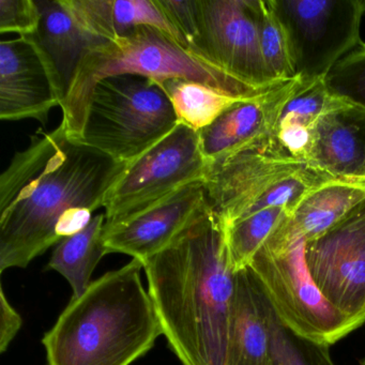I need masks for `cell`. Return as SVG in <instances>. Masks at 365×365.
Masks as SVG:
<instances>
[{
	"instance_id": "obj_1",
	"label": "cell",
	"mask_w": 365,
	"mask_h": 365,
	"mask_svg": "<svg viewBox=\"0 0 365 365\" xmlns=\"http://www.w3.org/2000/svg\"><path fill=\"white\" fill-rule=\"evenodd\" d=\"M127 165L70 138L61 123L31 136L0 176L1 273L58 243L57 226L72 211L103 207Z\"/></svg>"
},
{
	"instance_id": "obj_2",
	"label": "cell",
	"mask_w": 365,
	"mask_h": 365,
	"mask_svg": "<svg viewBox=\"0 0 365 365\" xmlns=\"http://www.w3.org/2000/svg\"><path fill=\"white\" fill-rule=\"evenodd\" d=\"M163 335L183 365H227L236 274L226 228L208 206L142 262Z\"/></svg>"
},
{
	"instance_id": "obj_3",
	"label": "cell",
	"mask_w": 365,
	"mask_h": 365,
	"mask_svg": "<svg viewBox=\"0 0 365 365\" xmlns=\"http://www.w3.org/2000/svg\"><path fill=\"white\" fill-rule=\"evenodd\" d=\"M142 262L110 271L72 298L44 335L48 365H130L163 334Z\"/></svg>"
},
{
	"instance_id": "obj_4",
	"label": "cell",
	"mask_w": 365,
	"mask_h": 365,
	"mask_svg": "<svg viewBox=\"0 0 365 365\" xmlns=\"http://www.w3.org/2000/svg\"><path fill=\"white\" fill-rule=\"evenodd\" d=\"M123 74L146 76L155 82L170 78L191 81L239 99H251L271 89L254 88L220 71L160 29L138 27L114 41L95 46L81 61L61 106V125L70 138L78 140L82 134L87 106L96 84L103 78Z\"/></svg>"
},
{
	"instance_id": "obj_5",
	"label": "cell",
	"mask_w": 365,
	"mask_h": 365,
	"mask_svg": "<svg viewBox=\"0 0 365 365\" xmlns=\"http://www.w3.org/2000/svg\"><path fill=\"white\" fill-rule=\"evenodd\" d=\"M305 247L307 240L288 215L258 250L249 269L285 328L330 346L361 326L324 298L307 268Z\"/></svg>"
},
{
	"instance_id": "obj_6",
	"label": "cell",
	"mask_w": 365,
	"mask_h": 365,
	"mask_svg": "<svg viewBox=\"0 0 365 365\" xmlns=\"http://www.w3.org/2000/svg\"><path fill=\"white\" fill-rule=\"evenodd\" d=\"M178 125L160 84L146 76L123 74L96 84L78 140L129 164Z\"/></svg>"
},
{
	"instance_id": "obj_7",
	"label": "cell",
	"mask_w": 365,
	"mask_h": 365,
	"mask_svg": "<svg viewBox=\"0 0 365 365\" xmlns=\"http://www.w3.org/2000/svg\"><path fill=\"white\" fill-rule=\"evenodd\" d=\"M333 181L285 151L255 149L209 166L204 185L209 207L228 226L270 207L292 215L309 194Z\"/></svg>"
},
{
	"instance_id": "obj_8",
	"label": "cell",
	"mask_w": 365,
	"mask_h": 365,
	"mask_svg": "<svg viewBox=\"0 0 365 365\" xmlns=\"http://www.w3.org/2000/svg\"><path fill=\"white\" fill-rule=\"evenodd\" d=\"M193 24L185 48L197 58L254 88L279 84L262 56L259 0H192Z\"/></svg>"
},
{
	"instance_id": "obj_9",
	"label": "cell",
	"mask_w": 365,
	"mask_h": 365,
	"mask_svg": "<svg viewBox=\"0 0 365 365\" xmlns=\"http://www.w3.org/2000/svg\"><path fill=\"white\" fill-rule=\"evenodd\" d=\"M208 168L198 132L179 123L163 140L128 164L106 195V226L125 221L187 185L204 181Z\"/></svg>"
},
{
	"instance_id": "obj_10",
	"label": "cell",
	"mask_w": 365,
	"mask_h": 365,
	"mask_svg": "<svg viewBox=\"0 0 365 365\" xmlns=\"http://www.w3.org/2000/svg\"><path fill=\"white\" fill-rule=\"evenodd\" d=\"M296 76L324 78L360 39L365 0H271Z\"/></svg>"
},
{
	"instance_id": "obj_11",
	"label": "cell",
	"mask_w": 365,
	"mask_h": 365,
	"mask_svg": "<svg viewBox=\"0 0 365 365\" xmlns=\"http://www.w3.org/2000/svg\"><path fill=\"white\" fill-rule=\"evenodd\" d=\"M307 268L324 298L346 317L365 322V202L307 242Z\"/></svg>"
},
{
	"instance_id": "obj_12",
	"label": "cell",
	"mask_w": 365,
	"mask_h": 365,
	"mask_svg": "<svg viewBox=\"0 0 365 365\" xmlns=\"http://www.w3.org/2000/svg\"><path fill=\"white\" fill-rule=\"evenodd\" d=\"M304 83L296 78L257 97L241 100L200 130V150L208 165L222 163L245 151L283 150L277 136L279 117Z\"/></svg>"
},
{
	"instance_id": "obj_13",
	"label": "cell",
	"mask_w": 365,
	"mask_h": 365,
	"mask_svg": "<svg viewBox=\"0 0 365 365\" xmlns=\"http://www.w3.org/2000/svg\"><path fill=\"white\" fill-rule=\"evenodd\" d=\"M65 99L58 76L31 36L0 43V119H35L46 125L48 113Z\"/></svg>"
},
{
	"instance_id": "obj_14",
	"label": "cell",
	"mask_w": 365,
	"mask_h": 365,
	"mask_svg": "<svg viewBox=\"0 0 365 365\" xmlns=\"http://www.w3.org/2000/svg\"><path fill=\"white\" fill-rule=\"evenodd\" d=\"M207 206L204 181L191 183L125 221L104 225L106 251L145 262L165 249Z\"/></svg>"
},
{
	"instance_id": "obj_15",
	"label": "cell",
	"mask_w": 365,
	"mask_h": 365,
	"mask_svg": "<svg viewBox=\"0 0 365 365\" xmlns=\"http://www.w3.org/2000/svg\"><path fill=\"white\" fill-rule=\"evenodd\" d=\"M309 166L365 187V108L347 102L318 120Z\"/></svg>"
},
{
	"instance_id": "obj_16",
	"label": "cell",
	"mask_w": 365,
	"mask_h": 365,
	"mask_svg": "<svg viewBox=\"0 0 365 365\" xmlns=\"http://www.w3.org/2000/svg\"><path fill=\"white\" fill-rule=\"evenodd\" d=\"M271 307L249 267L236 274L227 365H274Z\"/></svg>"
},
{
	"instance_id": "obj_17",
	"label": "cell",
	"mask_w": 365,
	"mask_h": 365,
	"mask_svg": "<svg viewBox=\"0 0 365 365\" xmlns=\"http://www.w3.org/2000/svg\"><path fill=\"white\" fill-rule=\"evenodd\" d=\"M61 3L84 31L102 41H114L138 27L150 26L182 46L157 0H61Z\"/></svg>"
},
{
	"instance_id": "obj_18",
	"label": "cell",
	"mask_w": 365,
	"mask_h": 365,
	"mask_svg": "<svg viewBox=\"0 0 365 365\" xmlns=\"http://www.w3.org/2000/svg\"><path fill=\"white\" fill-rule=\"evenodd\" d=\"M36 4L40 23L31 37L52 63L66 98L85 55L104 41L84 31L61 0H36Z\"/></svg>"
},
{
	"instance_id": "obj_19",
	"label": "cell",
	"mask_w": 365,
	"mask_h": 365,
	"mask_svg": "<svg viewBox=\"0 0 365 365\" xmlns=\"http://www.w3.org/2000/svg\"><path fill=\"white\" fill-rule=\"evenodd\" d=\"M364 202V185L333 181L309 194L292 213V221L309 242L328 232Z\"/></svg>"
},
{
	"instance_id": "obj_20",
	"label": "cell",
	"mask_w": 365,
	"mask_h": 365,
	"mask_svg": "<svg viewBox=\"0 0 365 365\" xmlns=\"http://www.w3.org/2000/svg\"><path fill=\"white\" fill-rule=\"evenodd\" d=\"M106 215H98L78 234L61 239L53 252L48 268L61 273L71 285L73 297L82 296L91 284V275L106 255L104 243Z\"/></svg>"
},
{
	"instance_id": "obj_21",
	"label": "cell",
	"mask_w": 365,
	"mask_h": 365,
	"mask_svg": "<svg viewBox=\"0 0 365 365\" xmlns=\"http://www.w3.org/2000/svg\"><path fill=\"white\" fill-rule=\"evenodd\" d=\"M157 83L168 95L179 123L197 132L210 125L237 102L245 100L180 78Z\"/></svg>"
},
{
	"instance_id": "obj_22",
	"label": "cell",
	"mask_w": 365,
	"mask_h": 365,
	"mask_svg": "<svg viewBox=\"0 0 365 365\" xmlns=\"http://www.w3.org/2000/svg\"><path fill=\"white\" fill-rule=\"evenodd\" d=\"M290 215L282 207H270L225 226L230 262L235 272L247 268L267 239Z\"/></svg>"
},
{
	"instance_id": "obj_23",
	"label": "cell",
	"mask_w": 365,
	"mask_h": 365,
	"mask_svg": "<svg viewBox=\"0 0 365 365\" xmlns=\"http://www.w3.org/2000/svg\"><path fill=\"white\" fill-rule=\"evenodd\" d=\"M258 29L262 56L271 76L277 82H287L298 78L292 67L285 33L273 10L271 0H259Z\"/></svg>"
},
{
	"instance_id": "obj_24",
	"label": "cell",
	"mask_w": 365,
	"mask_h": 365,
	"mask_svg": "<svg viewBox=\"0 0 365 365\" xmlns=\"http://www.w3.org/2000/svg\"><path fill=\"white\" fill-rule=\"evenodd\" d=\"M270 320L274 365H335L329 346L294 334L279 322L272 309Z\"/></svg>"
},
{
	"instance_id": "obj_25",
	"label": "cell",
	"mask_w": 365,
	"mask_h": 365,
	"mask_svg": "<svg viewBox=\"0 0 365 365\" xmlns=\"http://www.w3.org/2000/svg\"><path fill=\"white\" fill-rule=\"evenodd\" d=\"M335 97L365 108V43L341 59L324 78Z\"/></svg>"
},
{
	"instance_id": "obj_26",
	"label": "cell",
	"mask_w": 365,
	"mask_h": 365,
	"mask_svg": "<svg viewBox=\"0 0 365 365\" xmlns=\"http://www.w3.org/2000/svg\"><path fill=\"white\" fill-rule=\"evenodd\" d=\"M40 23L36 0H0V33L33 36Z\"/></svg>"
},
{
	"instance_id": "obj_27",
	"label": "cell",
	"mask_w": 365,
	"mask_h": 365,
	"mask_svg": "<svg viewBox=\"0 0 365 365\" xmlns=\"http://www.w3.org/2000/svg\"><path fill=\"white\" fill-rule=\"evenodd\" d=\"M20 314L14 309L6 297L3 286L0 290V352H5L16 339L22 327Z\"/></svg>"
},
{
	"instance_id": "obj_28",
	"label": "cell",
	"mask_w": 365,
	"mask_h": 365,
	"mask_svg": "<svg viewBox=\"0 0 365 365\" xmlns=\"http://www.w3.org/2000/svg\"><path fill=\"white\" fill-rule=\"evenodd\" d=\"M360 365H365V360H363Z\"/></svg>"
}]
</instances>
